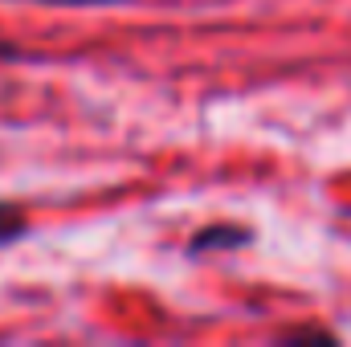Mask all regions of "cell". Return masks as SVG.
<instances>
[{"label":"cell","mask_w":351,"mask_h":347,"mask_svg":"<svg viewBox=\"0 0 351 347\" xmlns=\"http://www.w3.org/2000/svg\"><path fill=\"white\" fill-rule=\"evenodd\" d=\"M25 233H29L25 208H16V204H4V200H0V246H8V241H16V237H25Z\"/></svg>","instance_id":"obj_2"},{"label":"cell","mask_w":351,"mask_h":347,"mask_svg":"<svg viewBox=\"0 0 351 347\" xmlns=\"http://www.w3.org/2000/svg\"><path fill=\"white\" fill-rule=\"evenodd\" d=\"M37 4H119V0H37Z\"/></svg>","instance_id":"obj_3"},{"label":"cell","mask_w":351,"mask_h":347,"mask_svg":"<svg viewBox=\"0 0 351 347\" xmlns=\"http://www.w3.org/2000/svg\"><path fill=\"white\" fill-rule=\"evenodd\" d=\"M250 241V229L241 225H208L192 237V254H204V250H237Z\"/></svg>","instance_id":"obj_1"}]
</instances>
